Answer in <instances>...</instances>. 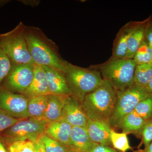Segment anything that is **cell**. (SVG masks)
I'll use <instances>...</instances> for the list:
<instances>
[{"instance_id":"cell-1","label":"cell","mask_w":152,"mask_h":152,"mask_svg":"<svg viewBox=\"0 0 152 152\" xmlns=\"http://www.w3.org/2000/svg\"><path fill=\"white\" fill-rule=\"evenodd\" d=\"M25 35L28 50L35 64L65 73L67 61L61 56L58 46L40 28L25 26Z\"/></svg>"},{"instance_id":"cell-2","label":"cell","mask_w":152,"mask_h":152,"mask_svg":"<svg viewBox=\"0 0 152 152\" xmlns=\"http://www.w3.org/2000/svg\"><path fill=\"white\" fill-rule=\"evenodd\" d=\"M116 100V91L109 82L103 80L97 88L86 95L81 104L89 119L110 124Z\"/></svg>"},{"instance_id":"cell-3","label":"cell","mask_w":152,"mask_h":152,"mask_svg":"<svg viewBox=\"0 0 152 152\" xmlns=\"http://www.w3.org/2000/svg\"><path fill=\"white\" fill-rule=\"evenodd\" d=\"M65 77L70 95L81 103L103 81L99 71L80 67L66 62Z\"/></svg>"},{"instance_id":"cell-4","label":"cell","mask_w":152,"mask_h":152,"mask_svg":"<svg viewBox=\"0 0 152 152\" xmlns=\"http://www.w3.org/2000/svg\"><path fill=\"white\" fill-rule=\"evenodd\" d=\"M136 66L133 59L111 58L99 66V71L116 91H122L134 85Z\"/></svg>"},{"instance_id":"cell-5","label":"cell","mask_w":152,"mask_h":152,"mask_svg":"<svg viewBox=\"0 0 152 152\" xmlns=\"http://www.w3.org/2000/svg\"><path fill=\"white\" fill-rule=\"evenodd\" d=\"M0 48L12 63L34 64L28 50L25 35V25L22 22L10 31L0 34Z\"/></svg>"},{"instance_id":"cell-6","label":"cell","mask_w":152,"mask_h":152,"mask_svg":"<svg viewBox=\"0 0 152 152\" xmlns=\"http://www.w3.org/2000/svg\"><path fill=\"white\" fill-rule=\"evenodd\" d=\"M151 94L145 88L135 84L124 90L116 91L115 106L110 121L111 127L120 128L124 118Z\"/></svg>"},{"instance_id":"cell-7","label":"cell","mask_w":152,"mask_h":152,"mask_svg":"<svg viewBox=\"0 0 152 152\" xmlns=\"http://www.w3.org/2000/svg\"><path fill=\"white\" fill-rule=\"evenodd\" d=\"M48 124L31 118L20 120L1 133V137L8 144L20 140L34 142L45 134Z\"/></svg>"},{"instance_id":"cell-8","label":"cell","mask_w":152,"mask_h":152,"mask_svg":"<svg viewBox=\"0 0 152 152\" xmlns=\"http://www.w3.org/2000/svg\"><path fill=\"white\" fill-rule=\"evenodd\" d=\"M34 64L12 63L10 72L0 86L12 92L21 94L29 87L32 81Z\"/></svg>"},{"instance_id":"cell-9","label":"cell","mask_w":152,"mask_h":152,"mask_svg":"<svg viewBox=\"0 0 152 152\" xmlns=\"http://www.w3.org/2000/svg\"><path fill=\"white\" fill-rule=\"evenodd\" d=\"M28 100L24 95L12 92L0 86V110L11 117L19 119L29 118Z\"/></svg>"},{"instance_id":"cell-10","label":"cell","mask_w":152,"mask_h":152,"mask_svg":"<svg viewBox=\"0 0 152 152\" xmlns=\"http://www.w3.org/2000/svg\"><path fill=\"white\" fill-rule=\"evenodd\" d=\"M62 118L72 126L86 127L89 118L85 113L81 103L71 95L64 96Z\"/></svg>"},{"instance_id":"cell-11","label":"cell","mask_w":152,"mask_h":152,"mask_svg":"<svg viewBox=\"0 0 152 152\" xmlns=\"http://www.w3.org/2000/svg\"><path fill=\"white\" fill-rule=\"evenodd\" d=\"M41 66L45 73L50 94L58 96L71 95L64 72L50 67Z\"/></svg>"},{"instance_id":"cell-12","label":"cell","mask_w":152,"mask_h":152,"mask_svg":"<svg viewBox=\"0 0 152 152\" xmlns=\"http://www.w3.org/2000/svg\"><path fill=\"white\" fill-rule=\"evenodd\" d=\"M34 77L29 87L21 94L29 99L36 96L50 94L45 70L41 66L34 64Z\"/></svg>"},{"instance_id":"cell-13","label":"cell","mask_w":152,"mask_h":152,"mask_svg":"<svg viewBox=\"0 0 152 152\" xmlns=\"http://www.w3.org/2000/svg\"><path fill=\"white\" fill-rule=\"evenodd\" d=\"M86 128L93 142L107 146L111 143L110 134L112 129L108 123L89 119Z\"/></svg>"},{"instance_id":"cell-14","label":"cell","mask_w":152,"mask_h":152,"mask_svg":"<svg viewBox=\"0 0 152 152\" xmlns=\"http://www.w3.org/2000/svg\"><path fill=\"white\" fill-rule=\"evenodd\" d=\"M72 126L64 119L48 123L45 134L61 143L71 147L70 135Z\"/></svg>"},{"instance_id":"cell-15","label":"cell","mask_w":152,"mask_h":152,"mask_svg":"<svg viewBox=\"0 0 152 152\" xmlns=\"http://www.w3.org/2000/svg\"><path fill=\"white\" fill-rule=\"evenodd\" d=\"M71 147L77 152H88L95 143L90 139L86 128L72 126L70 135Z\"/></svg>"},{"instance_id":"cell-16","label":"cell","mask_w":152,"mask_h":152,"mask_svg":"<svg viewBox=\"0 0 152 152\" xmlns=\"http://www.w3.org/2000/svg\"><path fill=\"white\" fill-rule=\"evenodd\" d=\"M64 96L49 94L46 96L47 107L43 120L47 123L56 121L61 118Z\"/></svg>"},{"instance_id":"cell-17","label":"cell","mask_w":152,"mask_h":152,"mask_svg":"<svg viewBox=\"0 0 152 152\" xmlns=\"http://www.w3.org/2000/svg\"><path fill=\"white\" fill-rule=\"evenodd\" d=\"M145 121L134 110L126 116L121 123L120 127L123 132L141 134L142 129L145 124Z\"/></svg>"},{"instance_id":"cell-18","label":"cell","mask_w":152,"mask_h":152,"mask_svg":"<svg viewBox=\"0 0 152 152\" xmlns=\"http://www.w3.org/2000/svg\"><path fill=\"white\" fill-rule=\"evenodd\" d=\"M46 107V96H36L29 98L28 105L29 118L40 121L43 120Z\"/></svg>"},{"instance_id":"cell-19","label":"cell","mask_w":152,"mask_h":152,"mask_svg":"<svg viewBox=\"0 0 152 152\" xmlns=\"http://www.w3.org/2000/svg\"><path fill=\"white\" fill-rule=\"evenodd\" d=\"M145 29L142 27L134 28L128 39L126 58L133 59L142 44Z\"/></svg>"},{"instance_id":"cell-20","label":"cell","mask_w":152,"mask_h":152,"mask_svg":"<svg viewBox=\"0 0 152 152\" xmlns=\"http://www.w3.org/2000/svg\"><path fill=\"white\" fill-rule=\"evenodd\" d=\"M152 77V63L137 65L134 74V84L146 88Z\"/></svg>"},{"instance_id":"cell-21","label":"cell","mask_w":152,"mask_h":152,"mask_svg":"<svg viewBox=\"0 0 152 152\" xmlns=\"http://www.w3.org/2000/svg\"><path fill=\"white\" fill-rule=\"evenodd\" d=\"M134 28L128 29L121 33L116 42L112 59H119L126 58L128 39L131 35Z\"/></svg>"},{"instance_id":"cell-22","label":"cell","mask_w":152,"mask_h":152,"mask_svg":"<svg viewBox=\"0 0 152 152\" xmlns=\"http://www.w3.org/2000/svg\"><path fill=\"white\" fill-rule=\"evenodd\" d=\"M39 139L43 145L47 152H71L73 149L71 147L51 138L45 133Z\"/></svg>"},{"instance_id":"cell-23","label":"cell","mask_w":152,"mask_h":152,"mask_svg":"<svg viewBox=\"0 0 152 152\" xmlns=\"http://www.w3.org/2000/svg\"><path fill=\"white\" fill-rule=\"evenodd\" d=\"M127 134L117 133L112 129L110 134L111 143L114 148L122 152L131 149L127 137Z\"/></svg>"},{"instance_id":"cell-24","label":"cell","mask_w":152,"mask_h":152,"mask_svg":"<svg viewBox=\"0 0 152 152\" xmlns=\"http://www.w3.org/2000/svg\"><path fill=\"white\" fill-rule=\"evenodd\" d=\"M134 110L145 121L152 119V94L141 101L136 106Z\"/></svg>"},{"instance_id":"cell-25","label":"cell","mask_w":152,"mask_h":152,"mask_svg":"<svg viewBox=\"0 0 152 152\" xmlns=\"http://www.w3.org/2000/svg\"><path fill=\"white\" fill-rule=\"evenodd\" d=\"M137 65L152 63V49L148 44H142L133 58Z\"/></svg>"},{"instance_id":"cell-26","label":"cell","mask_w":152,"mask_h":152,"mask_svg":"<svg viewBox=\"0 0 152 152\" xmlns=\"http://www.w3.org/2000/svg\"><path fill=\"white\" fill-rule=\"evenodd\" d=\"M12 66L11 60L0 48V86L8 75Z\"/></svg>"},{"instance_id":"cell-27","label":"cell","mask_w":152,"mask_h":152,"mask_svg":"<svg viewBox=\"0 0 152 152\" xmlns=\"http://www.w3.org/2000/svg\"><path fill=\"white\" fill-rule=\"evenodd\" d=\"M20 120L11 117L0 110V133H2Z\"/></svg>"},{"instance_id":"cell-28","label":"cell","mask_w":152,"mask_h":152,"mask_svg":"<svg viewBox=\"0 0 152 152\" xmlns=\"http://www.w3.org/2000/svg\"><path fill=\"white\" fill-rule=\"evenodd\" d=\"M145 148L152 142V119L146 121L141 132Z\"/></svg>"},{"instance_id":"cell-29","label":"cell","mask_w":152,"mask_h":152,"mask_svg":"<svg viewBox=\"0 0 152 152\" xmlns=\"http://www.w3.org/2000/svg\"><path fill=\"white\" fill-rule=\"evenodd\" d=\"M9 144H11L21 152H35L34 144L31 141H18Z\"/></svg>"},{"instance_id":"cell-30","label":"cell","mask_w":152,"mask_h":152,"mask_svg":"<svg viewBox=\"0 0 152 152\" xmlns=\"http://www.w3.org/2000/svg\"><path fill=\"white\" fill-rule=\"evenodd\" d=\"M88 152H117L108 146L103 145L95 143Z\"/></svg>"},{"instance_id":"cell-31","label":"cell","mask_w":152,"mask_h":152,"mask_svg":"<svg viewBox=\"0 0 152 152\" xmlns=\"http://www.w3.org/2000/svg\"><path fill=\"white\" fill-rule=\"evenodd\" d=\"M35 152H47L45 149L43 145L40 140L38 139L35 141L33 142Z\"/></svg>"},{"instance_id":"cell-32","label":"cell","mask_w":152,"mask_h":152,"mask_svg":"<svg viewBox=\"0 0 152 152\" xmlns=\"http://www.w3.org/2000/svg\"><path fill=\"white\" fill-rule=\"evenodd\" d=\"M23 1L22 2L24 3L25 4L32 6V7L37 6L38 4L40 2V1Z\"/></svg>"},{"instance_id":"cell-33","label":"cell","mask_w":152,"mask_h":152,"mask_svg":"<svg viewBox=\"0 0 152 152\" xmlns=\"http://www.w3.org/2000/svg\"><path fill=\"white\" fill-rule=\"evenodd\" d=\"M134 152H152V142L148 146L144 148L143 149L139 150Z\"/></svg>"},{"instance_id":"cell-34","label":"cell","mask_w":152,"mask_h":152,"mask_svg":"<svg viewBox=\"0 0 152 152\" xmlns=\"http://www.w3.org/2000/svg\"><path fill=\"white\" fill-rule=\"evenodd\" d=\"M0 137V152H7L3 143L2 139Z\"/></svg>"},{"instance_id":"cell-35","label":"cell","mask_w":152,"mask_h":152,"mask_svg":"<svg viewBox=\"0 0 152 152\" xmlns=\"http://www.w3.org/2000/svg\"><path fill=\"white\" fill-rule=\"evenodd\" d=\"M145 88L151 94H152V77L150 80Z\"/></svg>"},{"instance_id":"cell-36","label":"cell","mask_w":152,"mask_h":152,"mask_svg":"<svg viewBox=\"0 0 152 152\" xmlns=\"http://www.w3.org/2000/svg\"><path fill=\"white\" fill-rule=\"evenodd\" d=\"M148 44L150 48L152 49V31L148 34Z\"/></svg>"},{"instance_id":"cell-37","label":"cell","mask_w":152,"mask_h":152,"mask_svg":"<svg viewBox=\"0 0 152 152\" xmlns=\"http://www.w3.org/2000/svg\"><path fill=\"white\" fill-rule=\"evenodd\" d=\"M8 149L10 152H21L11 144H9Z\"/></svg>"},{"instance_id":"cell-38","label":"cell","mask_w":152,"mask_h":152,"mask_svg":"<svg viewBox=\"0 0 152 152\" xmlns=\"http://www.w3.org/2000/svg\"><path fill=\"white\" fill-rule=\"evenodd\" d=\"M9 1H0V8L6 4L7 3L9 2Z\"/></svg>"},{"instance_id":"cell-39","label":"cell","mask_w":152,"mask_h":152,"mask_svg":"<svg viewBox=\"0 0 152 152\" xmlns=\"http://www.w3.org/2000/svg\"><path fill=\"white\" fill-rule=\"evenodd\" d=\"M71 152H77V151H75V150L72 149V151H71Z\"/></svg>"}]
</instances>
